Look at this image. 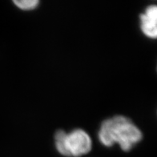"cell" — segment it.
Segmentation results:
<instances>
[{"mask_svg":"<svg viewBox=\"0 0 157 157\" xmlns=\"http://www.w3.org/2000/svg\"><path fill=\"white\" fill-rule=\"evenodd\" d=\"M14 4L22 10H32L36 9L39 5V0H15Z\"/></svg>","mask_w":157,"mask_h":157,"instance_id":"cell-4","label":"cell"},{"mask_svg":"<svg viewBox=\"0 0 157 157\" xmlns=\"http://www.w3.org/2000/svg\"><path fill=\"white\" fill-rule=\"evenodd\" d=\"M56 151L65 157H80L88 154L93 143L90 135L83 129L76 128L66 132L59 129L54 136Z\"/></svg>","mask_w":157,"mask_h":157,"instance_id":"cell-2","label":"cell"},{"mask_svg":"<svg viewBox=\"0 0 157 157\" xmlns=\"http://www.w3.org/2000/svg\"><path fill=\"white\" fill-rule=\"evenodd\" d=\"M140 29L145 37L157 39V4H151L140 15Z\"/></svg>","mask_w":157,"mask_h":157,"instance_id":"cell-3","label":"cell"},{"mask_svg":"<svg viewBox=\"0 0 157 157\" xmlns=\"http://www.w3.org/2000/svg\"><path fill=\"white\" fill-rule=\"evenodd\" d=\"M97 136L103 146L111 147L117 144L125 152L132 150L142 141L144 137L140 128L130 118L121 115L103 120Z\"/></svg>","mask_w":157,"mask_h":157,"instance_id":"cell-1","label":"cell"}]
</instances>
